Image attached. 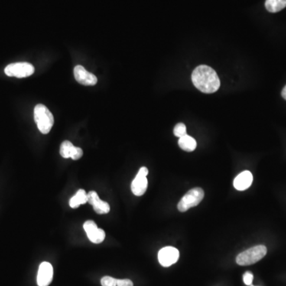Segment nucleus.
Listing matches in <instances>:
<instances>
[{"label":"nucleus","instance_id":"10","mask_svg":"<svg viewBox=\"0 0 286 286\" xmlns=\"http://www.w3.org/2000/svg\"><path fill=\"white\" fill-rule=\"evenodd\" d=\"M74 76L78 83L85 86H93L97 84L96 76L89 73L82 66H77L74 68Z\"/></svg>","mask_w":286,"mask_h":286},{"label":"nucleus","instance_id":"12","mask_svg":"<svg viewBox=\"0 0 286 286\" xmlns=\"http://www.w3.org/2000/svg\"><path fill=\"white\" fill-rule=\"evenodd\" d=\"M253 175L248 170L242 172L234 180V187L238 191L249 189L252 185Z\"/></svg>","mask_w":286,"mask_h":286},{"label":"nucleus","instance_id":"15","mask_svg":"<svg viewBox=\"0 0 286 286\" xmlns=\"http://www.w3.org/2000/svg\"><path fill=\"white\" fill-rule=\"evenodd\" d=\"M265 6L269 12H279L286 7V0H265Z\"/></svg>","mask_w":286,"mask_h":286},{"label":"nucleus","instance_id":"3","mask_svg":"<svg viewBox=\"0 0 286 286\" xmlns=\"http://www.w3.org/2000/svg\"><path fill=\"white\" fill-rule=\"evenodd\" d=\"M267 248L265 246H255L238 254L236 262L239 265H250L256 263L265 256Z\"/></svg>","mask_w":286,"mask_h":286},{"label":"nucleus","instance_id":"20","mask_svg":"<svg viewBox=\"0 0 286 286\" xmlns=\"http://www.w3.org/2000/svg\"><path fill=\"white\" fill-rule=\"evenodd\" d=\"M253 279H254V276H253L252 273L246 272L243 274V282L247 285H251Z\"/></svg>","mask_w":286,"mask_h":286},{"label":"nucleus","instance_id":"23","mask_svg":"<svg viewBox=\"0 0 286 286\" xmlns=\"http://www.w3.org/2000/svg\"><path fill=\"white\" fill-rule=\"evenodd\" d=\"M253 286V285H252Z\"/></svg>","mask_w":286,"mask_h":286},{"label":"nucleus","instance_id":"13","mask_svg":"<svg viewBox=\"0 0 286 286\" xmlns=\"http://www.w3.org/2000/svg\"><path fill=\"white\" fill-rule=\"evenodd\" d=\"M178 145L182 150L187 152L194 151L196 148V141L193 137L189 136L188 134L179 138Z\"/></svg>","mask_w":286,"mask_h":286},{"label":"nucleus","instance_id":"9","mask_svg":"<svg viewBox=\"0 0 286 286\" xmlns=\"http://www.w3.org/2000/svg\"><path fill=\"white\" fill-rule=\"evenodd\" d=\"M53 277V269L51 264L44 261L40 265L37 272V283L38 286L50 285Z\"/></svg>","mask_w":286,"mask_h":286},{"label":"nucleus","instance_id":"14","mask_svg":"<svg viewBox=\"0 0 286 286\" xmlns=\"http://www.w3.org/2000/svg\"><path fill=\"white\" fill-rule=\"evenodd\" d=\"M87 202H88V194L84 189H79L76 194L71 198L69 205L72 209H77L79 205H85Z\"/></svg>","mask_w":286,"mask_h":286},{"label":"nucleus","instance_id":"11","mask_svg":"<svg viewBox=\"0 0 286 286\" xmlns=\"http://www.w3.org/2000/svg\"><path fill=\"white\" fill-rule=\"evenodd\" d=\"M88 202L93 207L94 211L98 214H107L110 212L108 203L99 199L95 191H91L88 194Z\"/></svg>","mask_w":286,"mask_h":286},{"label":"nucleus","instance_id":"21","mask_svg":"<svg viewBox=\"0 0 286 286\" xmlns=\"http://www.w3.org/2000/svg\"><path fill=\"white\" fill-rule=\"evenodd\" d=\"M117 286H134L132 281L129 279L118 280Z\"/></svg>","mask_w":286,"mask_h":286},{"label":"nucleus","instance_id":"2","mask_svg":"<svg viewBox=\"0 0 286 286\" xmlns=\"http://www.w3.org/2000/svg\"><path fill=\"white\" fill-rule=\"evenodd\" d=\"M34 114L39 131L44 134L50 132L54 124V118L50 110L43 105H37L34 108Z\"/></svg>","mask_w":286,"mask_h":286},{"label":"nucleus","instance_id":"22","mask_svg":"<svg viewBox=\"0 0 286 286\" xmlns=\"http://www.w3.org/2000/svg\"><path fill=\"white\" fill-rule=\"evenodd\" d=\"M281 95H282V97L286 100V86L283 89L282 92H281Z\"/></svg>","mask_w":286,"mask_h":286},{"label":"nucleus","instance_id":"4","mask_svg":"<svg viewBox=\"0 0 286 286\" xmlns=\"http://www.w3.org/2000/svg\"><path fill=\"white\" fill-rule=\"evenodd\" d=\"M205 197V192L201 188H194L181 198L177 205V209L180 212H187L193 207L197 206Z\"/></svg>","mask_w":286,"mask_h":286},{"label":"nucleus","instance_id":"17","mask_svg":"<svg viewBox=\"0 0 286 286\" xmlns=\"http://www.w3.org/2000/svg\"><path fill=\"white\" fill-rule=\"evenodd\" d=\"M173 134L177 138H181L187 134L186 133V127L184 124H178L175 126L174 129H173Z\"/></svg>","mask_w":286,"mask_h":286},{"label":"nucleus","instance_id":"6","mask_svg":"<svg viewBox=\"0 0 286 286\" xmlns=\"http://www.w3.org/2000/svg\"><path fill=\"white\" fill-rule=\"evenodd\" d=\"M148 169L141 167L138 171L136 177L131 183V191L135 196H141L147 192L148 187V180L147 176L148 175Z\"/></svg>","mask_w":286,"mask_h":286},{"label":"nucleus","instance_id":"18","mask_svg":"<svg viewBox=\"0 0 286 286\" xmlns=\"http://www.w3.org/2000/svg\"><path fill=\"white\" fill-rule=\"evenodd\" d=\"M117 281L114 277L105 276L101 279L100 282L102 286H117Z\"/></svg>","mask_w":286,"mask_h":286},{"label":"nucleus","instance_id":"7","mask_svg":"<svg viewBox=\"0 0 286 286\" xmlns=\"http://www.w3.org/2000/svg\"><path fill=\"white\" fill-rule=\"evenodd\" d=\"M158 261L162 267H169L178 261L180 252L173 247L161 248L158 252Z\"/></svg>","mask_w":286,"mask_h":286},{"label":"nucleus","instance_id":"8","mask_svg":"<svg viewBox=\"0 0 286 286\" xmlns=\"http://www.w3.org/2000/svg\"><path fill=\"white\" fill-rule=\"evenodd\" d=\"M84 229L86 232L87 236L91 242L95 244L101 243L105 240V231L100 228H98L97 225L94 221L88 220L84 223Z\"/></svg>","mask_w":286,"mask_h":286},{"label":"nucleus","instance_id":"16","mask_svg":"<svg viewBox=\"0 0 286 286\" xmlns=\"http://www.w3.org/2000/svg\"><path fill=\"white\" fill-rule=\"evenodd\" d=\"M73 148H74V146L73 145V143L71 142V141H63L62 143V145H60V155L64 158H69V157H71V154L73 152Z\"/></svg>","mask_w":286,"mask_h":286},{"label":"nucleus","instance_id":"1","mask_svg":"<svg viewBox=\"0 0 286 286\" xmlns=\"http://www.w3.org/2000/svg\"><path fill=\"white\" fill-rule=\"evenodd\" d=\"M193 85L198 90L206 94L217 92L220 87V80L216 71L205 65L198 66L192 74Z\"/></svg>","mask_w":286,"mask_h":286},{"label":"nucleus","instance_id":"19","mask_svg":"<svg viewBox=\"0 0 286 286\" xmlns=\"http://www.w3.org/2000/svg\"><path fill=\"white\" fill-rule=\"evenodd\" d=\"M82 156H83V150H82V149L79 148V147H74L73 152L71 154V158L73 159V160H79Z\"/></svg>","mask_w":286,"mask_h":286},{"label":"nucleus","instance_id":"5","mask_svg":"<svg viewBox=\"0 0 286 286\" xmlns=\"http://www.w3.org/2000/svg\"><path fill=\"white\" fill-rule=\"evenodd\" d=\"M34 67L31 64L27 62H18L13 63L5 68L6 75L8 76H14L17 78L27 77L34 73Z\"/></svg>","mask_w":286,"mask_h":286}]
</instances>
